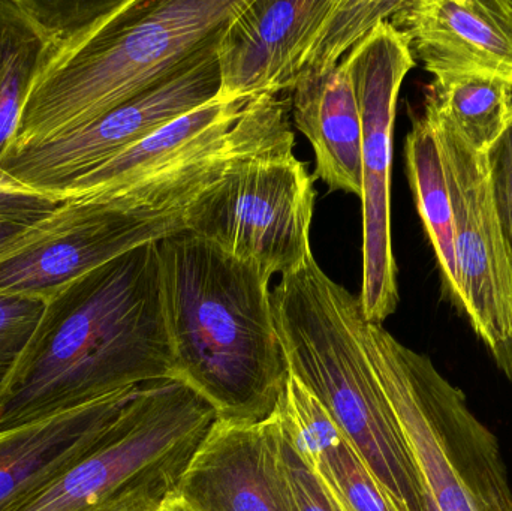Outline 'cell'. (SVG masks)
<instances>
[{
  "mask_svg": "<svg viewBox=\"0 0 512 511\" xmlns=\"http://www.w3.org/2000/svg\"><path fill=\"white\" fill-rule=\"evenodd\" d=\"M490 351H492L493 357H495L501 371L512 381V338L501 342V344L496 345Z\"/></svg>",
  "mask_w": 512,
  "mask_h": 511,
  "instance_id": "obj_27",
  "label": "cell"
},
{
  "mask_svg": "<svg viewBox=\"0 0 512 511\" xmlns=\"http://www.w3.org/2000/svg\"><path fill=\"white\" fill-rule=\"evenodd\" d=\"M174 378L158 242L81 276L45 303L0 387V432Z\"/></svg>",
  "mask_w": 512,
  "mask_h": 511,
  "instance_id": "obj_1",
  "label": "cell"
},
{
  "mask_svg": "<svg viewBox=\"0 0 512 511\" xmlns=\"http://www.w3.org/2000/svg\"><path fill=\"white\" fill-rule=\"evenodd\" d=\"M192 511H297L276 416L256 425L218 420L180 483Z\"/></svg>",
  "mask_w": 512,
  "mask_h": 511,
  "instance_id": "obj_13",
  "label": "cell"
},
{
  "mask_svg": "<svg viewBox=\"0 0 512 511\" xmlns=\"http://www.w3.org/2000/svg\"><path fill=\"white\" fill-rule=\"evenodd\" d=\"M44 309L42 300L0 294V387L29 344Z\"/></svg>",
  "mask_w": 512,
  "mask_h": 511,
  "instance_id": "obj_22",
  "label": "cell"
},
{
  "mask_svg": "<svg viewBox=\"0 0 512 511\" xmlns=\"http://www.w3.org/2000/svg\"><path fill=\"white\" fill-rule=\"evenodd\" d=\"M243 0H119L44 47L8 147L59 137L152 89L219 41Z\"/></svg>",
  "mask_w": 512,
  "mask_h": 511,
  "instance_id": "obj_3",
  "label": "cell"
},
{
  "mask_svg": "<svg viewBox=\"0 0 512 511\" xmlns=\"http://www.w3.org/2000/svg\"><path fill=\"white\" fill-rule=\"evenodd\" d=\"M32 225L18 224V222L5 221L0 219V252L5 251L9 245L17 242Z\"/></svg>",
  "mask_w": 512,
  "mask_h": 511,
  "instance_id": "obj_26",
  "label": "cell"
},
{
  "mask_svg": "<svg viewBox=\"0 0 512 511\" xmlns=\"http://www.w3.org/2000/svg\"><path fill=\"white\" fill-rule=\"evenodd\" d=\"M459 129L469 146L489 155L512 117V84L487 75L435 78L427 98Z\"/></svg>",
  "mask_w": 512,
  "mask_h": 511,
  "instance_id": "obj_19",
  "label": "cell"
},
{
  "mask_svg": "<svg viewBox=\"0 0 512 511\" xmlns=\"http://www.w3.org/2000/svg\"><path fill=\"white\" fill-rule=\"evenodd\" d=\"M361 341L439 511H512L495 435L432 360L361 320Z\"/></svg>",
  "mask_w": 512,
  "mask_h": 511,
  "instance_id": "obj_6",
  "label": "cell"
},
{
  "mask_svg": "<svg viewBox=\"0 0 512 511\" xmlns=\"http://www.w3.org/2000/svg\"><path fill=\"white\" fill-rule=\"evenodd\" d=\"M405 161L418 213L438 258L445 296L463 311L447 171L435 126L426 113L412 119V128L405 140Z\"/></svg>",
  "mask_w": 512,
  "mask_h": 511,
  "instance_id": "obj_18",
  "label": "cell"
},
{
  "mask_svg": "<svg viewBox=\"0 0 512 511\" xmlns=\"http://www.w3.org/2000/svg\"><path fill=\"white\" fill-rule=\"evenodd\" d=\"M390 23L435 78L487 75L512 84V0H405Z\"/></svg>",
  "mask_w": 512,
  "mask_h": 511,
  "instance_id": "obj_14",
  "label": "cell"
},
{
  "mask_svg": "<svg viewBox=\"0 0 512 511\" xmlns=\"http://www.w3.org/2000/svg\"><path fill=\"white\" fill-rule=\"evenodd\" d=\"M295 144L242 159L186 212V231L255 267L262 278L298 272L313 257L316 192Z\"/></svg>",
  "mask_w": 512,
  "mask_h": 511,
  "instance_id": "obj_7",
  "label": "cell"
},
{
  "mask_svg": "<svg viewBox=\"0 0 512 511\" xmlns=\"http://www.w3.org/2000/svg\"><path fill=\"white\" fill-rule=\"evenodd\" d=\"M185 216L125 212L99 195L66 198L0 252V294L47 303L102 264L186 230Z\"/></svg>",
  "mask_w": 512,
  "mask_h": 511,
  "instance_id": "obj_10",
  "label": "cell"
},
{
  "mask_svg": "<svg viewBox=\"0 0 512 511\" xmlns=\"http://www.w3.org/2000/svg\"><path fill=\"white\" fill-rule=\"evenodd\" d=\"M294 125L312 144L313 180L331 192L361 197L360 105L348 60L321 74L306 75L292 90Z\"/></svg>",
  "mask_w": 512,
  "mask_h": 511,
  "instance_id": "obj_16",
  "label": "cell"
},
{
  "mask_svg": "<svg viewBox=\"0 0 512 511\" xmlns=\"http://www.w3.org/2000/svg\"><path fill=\"white\" fill-rule=\"evenodd\" d=\"M174 378L212 404L219 420L273 419L288 383L270 281L189 231L158 242Z\"/></svg>",
  "mask_w": 512,
  "mask_h": 511,
  "instance_id": "obj_2",
  "label": "cell"
},
{
  "mask_svg": "<svg viewBox=\"0 0 512 511\" xmlns=\"http://www.w3.org/2000/svg\"><path fill=\"white\" fill-rule=\"evenodd\" d=\"M337 0H243L216 45L222 104L292 92Z\"/></svg>",
  "mask_w": 512,
  "mask_h": 511,
  "instance_id": "obj_12",
  "label": "cell"
},
{
  "mask_svg": "<svg viewBox=\"0 0 512 511\" xmlns=\"http://www.w3.org/2000/svg\"><path fill=\"white\" fill-rule=\"evenodd\" d=\"M218 420L183 381L149 384L86 455L6 511H164Z\"/></svg>",
  "mask_w": 512,
  "mask_h": 511,
  "instance_id": "obj_5",
  "label": "cell"
},
{
  "mask_svg": "<svg viewBox=\"0 0 512 511\" xmlns=\"http://www.w3.org/2000/svg\"><path fill=\"white\" fill-rule=\"evenodd\" d=\"M42 53L44 39L20 0H0V158L17 131Z\"/></svg>",
  "mask_w": 512,
  "mask_h": 511,
  "instance_id": "obj_20",
  "label": "cell"
},
{
  "mask_svg": "<svg viewBox=\"0 0 512 511\" xmlns=\"http://www.w3.org/2000/svg\"><path fill=\"white\" fill-rule=\"evenodd\" d=\"M164 511H192L189 510L188 507L185 506V504L180 503L179 500L174 501L173 504H170V506L167 507Z\"/></svg>",
  "mask_w": 512,
  "mask_h": 511,
  "instance_id": "obj_28",
  "label": "cell"
},
{
  "mask_svg": "<svg viewBox=\"0 0 512 511\" xmlns=\"http://www.w3.org/2000/svg\"><path fill=\"white\" fill-rule=\"evenodd\" d=\"M216 45L218 42L152 89L81 128L8 147L0 158V168L29 188L66 200L63 192L72 183L218 96Z\"/></svg>",
  "mask_w": 512,
  "mask_h": 511,
  "instance_id": "obj_9",
  "label": "cell"
},
{
  "mask_svg": "<svg viewBox=\"0 0 512 511\" xmlns=\"http://www.w3.org/2000/svg\"><path fill=\"white\" fill-rule=\"evenodd\" d=\"M282 450L297 511H346L339 500L331 494L330 489L322 483L318 474L298 455L283 429Z\"/></svg>",
  "mask_w": 512,
  "mask_h": 511,
  "instance_id": "obj_23",
  "label": "cell"
},
{
  "mask_svg": "<svg viewBox=\"0 0 512 511\" xmlns=\"http://www.w3.org/2000/svg\"><path fill=\"white\" fill-rule=\"evenodd\" d=\"M63 201V198L29 188L0 168V219L33 225L47 218Z\"/></svg>",
  "mask_w": 512,
  "mask_h": 511,
  "instance_id": "obj_24",
  "label": "cell"
},
{
  "mask_svg": "<svg viewBox=\"0 0 512 511\" xmlns=\"http://www.w3.org/2000/svg\"><path fill=\"white\" fill-rule=\"evenodd\" d=\"M274 326L297 380L366 462L399 511H427V491L361 341L360 299L310 258L271 290Z\"/></svg>",
  "mask_w": 512,
  "mask_h": 511,
  "instance_id": "obj_4",
  "label": "cell"
},
{
  "mask_svg": "<svg viewBox=\"0 0 512 511\" xmlns=\"http://www.w3.org/2000/svg\"><path fill=\"white\" fill-rule=\"evenodd\" d=\"M447 171L463 311L492 350L512 338V261L490 182L489 156L469 146L454 123L426 99Z\"/></svg>",
  "mask_w": 512,
  "mask_h": 511,
  "instance_id": "obj_11",
  "label": "cell"
},
{
  "mask_svg": "<svg viewBox=\"0 0 512 511\" xmlns=\"http://www.w3.org/2000/svg\"><path fill=\"white\" fill-rule=\"evenodd\" d=\"M141 389L0 432V511L17 506L86 455Z\"/></svg>",
  "mask_w": 512,
  "mask_h": 511,
  "instance_id": "obj_15",
  "label": "cell"
},
{
  "mask_svg": "<svg viewBox=\"0 0 512 511\" xmlns=\"http://www.w3.org/2000/svg\"><path fill=\"white\" fill-rule=\"evenodd\" d=\"M487 156L493 198L512 261V117L507 131Z\"/></svg>",
  "mask_w": 512,
  "mask_h": 511,
  "instance_id": "obj_25",
  "label": "cell"
},
{
  "mask_svg": "<svg viewBox=\"0 0 512 511\" xmlns=\"http://www.w3.org/2000/svg\"><path fill=\"white\" fill-rule=\"evenodd\" d=\"M44 39V47L63 44L80 35L110 12L119 0H20Z\"/></svg>",
  "mask_w": 512,
  "mask_h": 511,
  "instance_id": "obj_21",
  "label": "cell"
},
{
  "mask_svg": "<svg viewBox=\"0 0 512 511\" xmlns=\"http://www.w3.org/2000/svg\"><path fill=\"white\" fill-rule=\"evenodd\" d=\"M346 60L360 105L361 209H363V279L358 294L369 323L381 324L399 305L397 264L391 240V164L400 87L417 65L405 36L382 21Z\"/></svg>",
  "mask_w": 512,
  "mask_h": 511,
  "instance_id": "obj_8",
  "label": "cell"
},
{
  "mask_svg": "<svg viewBox=\"0 0 512 511\" xmlns=\"http://www.w3.org/2000/svg\"><path fill=\"white\" fill-rule=\"evenodd\" d=\"M277 417L298 455L346 511H399L336 423L292 377Z\"/></svg>",
  "mask_w": 512,
  "mask_h": 511,
  "instance_id": "obj_17",
  "label": "cell"
}]
</instances>
